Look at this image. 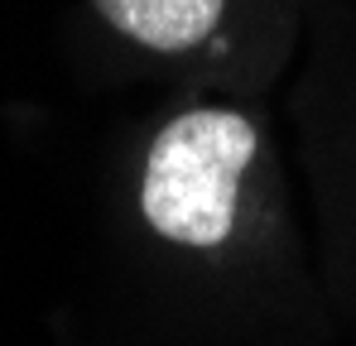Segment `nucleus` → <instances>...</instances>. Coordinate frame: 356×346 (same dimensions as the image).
<instances>
[{
	"label": "nucleus",
	"mask_w": 356,
	"mask_h": 346,
	"mask_svg": "<svg viewBox=\"0 0 356 346\" xmlns=\"http://www.w3.org/2000/svg\"><path fill=\"white\" fill-rule=\"evenodd\" d=\"M255 154V130L236 111H188L154 140L140 207L149 226L178 245H222L236 217L241 173Z\"/></svg>",
	"instance_id": "1"
},
{
	"label": "nucleus",
	"mask_w": 356,
	"mask_h": 346,
	"mask_svg": "<svg viewBox=\"0 0 356 346\" xmlns=\"http://www.w3.org/2000/svg\"><path fill=\"white\" fill-rule=\"evenodd\" d=\"M97 10L135 44L169 53V49H188L212 34L222 0H97Z\"/></svg>",
	"instance_id": "2"
}]
</instances>
